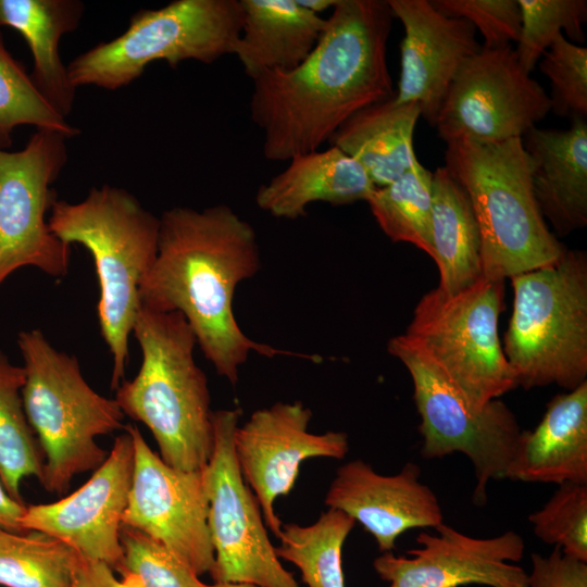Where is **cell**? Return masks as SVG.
<instances>
[{"mask_svg": "<svg viewBox=\"0 0 587 587\" xmlns=\"http://www.w3.org/2000/svg\"><path fill=\"white\" fill-rule=\"evenodd\" d=\"M394 18L386 0H338L301 64L252 79L250 117L267 160L320 150L353 114L395 96L387 65Z\"/></svg>", "mask_w": 587, "mask_h": 587, "instance_id": "cell-1", "label": "cell"}, {"mask_svg": "<svg viewBox=\"0 0 587 587\" xmlns=\"http://www.w3.org/2000/svg\"><path fill=\"white\" fill-rule=\"evenodd\" d=\"M260 267L254 228L232 208L175 207L160 217L158 252L139 287L140 307L183 314L204 357L233 385L251 351L316 358L257 342L241 330L235 290Z\"/></svg>", "mask_w": 587, "mask_h": 587, "instance_id": "cell-2", "label": "cell"}, {"mask_svg": "<svg viewBox=\"0 0 587 587\" xmlns=\"http://www.w3.org/2000/svg\"><path fill=\"white\" fill-rule=\"evenodd\" d=\"M133 334L141 365L133 379L122 380L115 401L149 428L167 465L202 471L213 448V412L208 378L193 359L191 327L179 312L140 307Z\"/></svg>", "mask_w": 587, "mask_h": 587, "instance_id": "cell-3", "label": "cell"}, {"mask_svg": "<svg viewBox=\"0 0 587 587\" xmlns=\"http://www.w3.org/2000/svg\"><path fill=\"white\" fill-rule=\"evenodd\" d=\"M48 225L61 241L82 245L93 259L98 320L113 360L111 388L116 390L129 361L139 287L157 257L160 217L127 190L103 185L90 188L79 202L55 200Z\"/></svg>", "mask_w": 587, "mask_h": 587, "instance_id": "cell-4", "label": "cell"}, {"mask_svg": "<svg viewBox=\"0 0 587 587\" xmlns=\"http://www.w3.org/2000/svg\"><path fill=\"white\" fill-rule=\"evenodd\" d=\"M445 167L470 199L480 234L483 276L504 280L551 265L564 253L536 201L522 138L450 141Z\"/></svg>", "mask_w": 587, "mask_h": 587, "instance_id": "cell-5", "label": "cell"}, {"mask_svg": "<svg viewBox=\"0 0 587 587\" xmlns=\"http://www.w3.org/2000/svg\"><path fill=\"white\" fill-rule=\"evenodd\" d=\"M17 346L24 409L45 457L41 484L61 494L74 476L107 459L97 437L122 428L124 413L115 399L89 386L76 357L55 349L40 329L21 332Z\"/></svg>", "mask_w": 587, "mask_h": 587, "instance_id": "cell-6", "label": "cell"}, {"mask_svg": "<svg viewBox=\"0 0 587 587\" xmlns=\"http://www.w3.org/2000/svg\"><path fill=\"white\" fill-rule=\"evenodd\" d=\"M513 311L502 345L516 385L587 382V257L566 249L551 265L511 278Z\"/></svg>", "mask_w": 587, "mask_h": 587, "instance_id": "cell-7", "label": "cell"}, {"mask_svg": "<svg viewBox=\"0 0 587 587\" xmlns=\"http://www.w3.org/2000/svg\"><path fill=\"white\" fill-rule=\"evenodd\" d=\"M243 20L240 0H174L142 9L127 29L77 55L67 65L72 85L116 90L154 61L175 67L186 60L211 64L233 54Z\"/></svg>", "mask_w": 587, "mask_h": 587, "instance_id": "cell-8", "label": "cell"}, {"mask_svg": "<svg viewBox=\"0 0 587 587\" xmlns=\"http://www.w3.org/2000/svg\"><path fill=\"white\" fill-rule=\"evenodd\" d=\"M503 301L502 279L482 276L453 294L437 287L420 299L404 333L476 411L517 387L498 333Z\"/></svg>", "mask_w": 587, "mask_h": 587, "instance_id": "cell-9", "label": "cell"}, {"mask_svg": "<svg viewBox=\"0 0 587 587\" xmlns=\"http://www.w3.org/2000/svg\"><path fill=\"white\" fill-rule=\"evenodd\" d=\"M388 352L408 370L421 417V454L440 459L460 452L472 462L476 484L473 502L487 501L490 480L505 478L522 429L499 399L473 410L428 354L404 334L392 337Z\"/></svg>", "mask_w": 587, "mask_h": 587, "instance_id": "cell-10", "label": "cell"}, {"mask_svg": "<svg viewBox=\"0 0 587 587\" xmlns=\"http://www.w3.org/2000/svg\"><path fill=\"white\" fill-rule=\"evenodd\" d=\"M240 409L213 412V448L203 469L208 524L214 549V584L299 587L276 554L253 491L245 482L234 450Z\"/></svg>", "mask_w": 587, "mask_h": 587, "instance_id": "cell-11", "label": "cell"}, {"mask_svg": "<svg viewBox=\"0 0 587 587\" xmlns=\"http://www.w3.org/2000/svg\"><path fill=\"white\" fill-rule=\"evenodd\" d=\"M67 138L37 129L18 151L0 148V285L33 266L59 278L67 274L70 246L49 228L52 184L67 162Z\"/></svg>", "mask_w": 587, "mask_h": 587, "instance_id": "cell-12", "label": "cell"}, {"mask_svg": "<svg viewBox=\"0 0 587 587\" xmlns=\"http://www.w3.org/2000/svg\"><path fill=\"white\" fill-rule=\"evenodd\" d=\"M550 110L549 96L512 45L482 47L457 73L434 127L447 143L499 142L522 138Z\"/></svg>", "mask_w": 587, "mask_h": 587, "instance_id": "cell-13", "label": "cell"}, {"mask_svg": "<svg viewBox=\"0 0 587 587\" xmlns=\"http://www.w3.org/2000/svg\"><path fill=\"white\" fill-rule=\"evenodd\" d=\"M134 447L132 485L123 525L155 539L198 576L211 573L214 549L202 471H179L151 450L139 428L124 426Z\"/></svg>", "mask_w": 587, "mask_h": 587, "instance_id": "cell-14", "label": "cell"}, {"mask_svg": "<svg viewBox=\"0 0 587 587\" xmlns=\"http://www.w3.org/2000/svg\"><path fill=\"white\" fill-rule=\"evenodd\" d=\"M311 419V410L299 401L277 402L257 410L235 430L240 473L259 501L266 526L277 537L283 524L274 503L291 491L301 463L314 457L342 459L349 450L344 432H308Z\"/></svg>", "mask_w": 587, "mask_h": 587, "instance_id": "cell-15", "label": "cell"}, {"mask_svg": "<svg viewBox=\"0 0 587 587\" xmlns=\"http://www.w3.org/2000/svg\"><path fill=\"white\" fill-rule=\"evenodd\" d=\"M134 447L127 430L114 439L107 459L76 491L55 502L26 505L24 532L60 539L83 559L117 571L123 559L121 529L132 485Z\"/></svg>", "mask_w": 587, "mask_h": 587, "instance_id": "cell-16", "label": "cell"}, {"mask_svg": "<svg viewBox=\"0 0 587 587\" xmlns=\"http://www.w3.org/2000/svg\"><path fill=\"white\" fill-rule=\"evenodd\" d=\"M436 532H421L420 547L409 550V557L389 551L374 560L375 572L388 587H527V572L515 564L525 551L517 533L476 538L445 523Z\"/></svg>", "mask_w": 587, "mask_h": 587, "instance_id": "cell-17", "label": "cell"}, {"mask_svg": "<svg viewBox=\"0 0 587 587\" xmlns=\"http://www.w3.org/2000/svg\"><path fill=\"white\" fill-rule=\"evenodd\" d=\"M404 28L397 103L416 102L421 115L435 125L445 97L461 66L482 45L475 27L464 18L449 17L430 0H387Z\"/></svg>", "mask_w": 587, "mask_h": 587, "instance_id": "cell-18", "label": "cell"}, {"mask_svg": "<svg viewBox=\"0 0 587 587\" xmlns=\"http://www.w3.org/2000/svg\"><path fill=\"white\" fill-rule=\"evenodd\" d=\"M420 467L407 463L396 475H382L358 459L339 466L325 497L328 508L359 522L382 552L413 528H437L444 523L439 501L420 480Z\"/></svg>", "mask_w": 587, "mask_h": 587, "instance_id": "cell-19", "label": "cell"}, {"mask_svg": "<svg viewBox=\"0 0 587 587\" xmlns=\"http://www.w3.org/2000/svg\"><path fill=\"white\" fill-rule=\"evenodd\" d=\"M532 161L533 191L553 234L587 225V122L571 120L565 130L530 128L522 137Z\"/></svg>", "mask_w": 587, "mask_h": 587, "instance_id": "cell-20", "label": "cell"}, {"mask_svg": "<svg viewBox=\"0 0 587 587\" xmlns=\"http://www.w3.org/2000/svg\"><path fill=\"white\" fill-rule=\"evenodd\" d=\"M505 478L587 484V382L555 396L534 430H523Z\"/></svg>", "mask_w": 587, "mask_h": 587, "instance_id": "cell-21", "label": "cell"}, {"mask_svg": "<svg viewBox=\"0 0 587 587\" xmlns=\"http://www.w3.org/2000/svg\"><path fill=\"white\" fill-rule=\"evenodd\" d=\"M375 186L365 170L339 148L299 154L259 187L257 205L275 217L295 220L313 202L345 205L369 198Z\"/></svg>", "mask_w": 587, "mask_h": 587, "instance_id": "cell-22", "label": "cell"}, {"mask_svg": "<svg viewBox=\"0 0 587 587\" xmlns=\"http://www.w3.org/2000/svg\"><path fill=\"white\" fill-rule=\"evenodd\" d=\"M241 33L233 54L247 76L290 71L301 64L316 46L326 18L297 0H240Z\"/></svg>", "mask_w": 587, "mask_h": 587, "instance_id": "cell-23", "label": "cell"}, {"mask_svg": "<svg viewBox=\"0 0 587 587\" xmlns=\"http://www.w3.org/2000/svg\"><path fill=\"white\" fill-rule=\"evenodd\" d=\"M84 8L79 0H0V27L25 39L34 60L32 79L64 117L73 109L76 88L61 60L60 41L78 27Z\"/></svg>", "mask_w": 587, "mask_h": 587, "instance_id": "cell-24", "label": "cell"}, {"mask_svg": "<svg viewBox=\"0 0 587 587\" xmlns=\"http://www.w3.org/2000/svg\"><path fill=\"white\" fill-rule=\"evenodd\" d=\"M394 97L353 114L328 141L354 159L375 187L396 180L417 161L413 134L420 105L397 103Z\"/></svg>", "mask_w": 587, "mask_h": 587, "instance_id": "cell-25", "label": "cell"}, {"mask_svg": "<svg viewBox=\"0 0 587 587\" xmlns=\"http://www.w3.org/2000/svg\"><path fill=\"white\" fill-rule=\"evenodd\" d=\"M432 195V259L438 287L453 294L483 276L479 228L466 192L445 166L433 172Z\"/></svg>", "mask_w": 587, "mask_h": 587, "instance_id": "cell-26", "label": "cell"}, {"mask_svg": "<svg viewBox=\"0 0 587 587\" xmlns=\"http://www.w3.org/2000/svg\"><path fill=\"white\" fill-rule=\"evenodd\" d=\"M23 366L12 364L0 349V478L16 501L24 503L22 482L43 479L45 457L27 420L22 389Z\"/></svg>", "mask_w": 587, "mask_h": 587, "instance_id": "cell-27", "label": "cell"}, {"mask_svg": "<svg viewBox=\"0 0 587 587\" xmlns=\"http://www.w3.org/2000/svg\"><path fill=\"white\" fill-rule=\"evenodd\" d=\"M354 524L351 516L332 508L309 526L285 524L276 554L300 570L308 587H345L341 550Z\"/></svg>", "mask_w": 587, "mask_h": 587, "instance_id": "cell-28", "label": "cell"}, {"mask_svg": "<svg viewBox=\"0 0 587 587\" xmlns=\"http://www.w3.org/2000/svg\"><path fill=\"white\" fill-rule=\"evenodd\" d=\"M433 172L419 161L396 180L375 187L366 202L382 230L434 255L432 239Z\"/></svg>", "mask_w": 587, "mask_h": 587, "instance_id": "cell-29", "label": "cell"}, {"mask_svg": "<svg viewBox=\"0 0 587 587\" xmlns=\"http://www.w3.org/2000/svg\"><path fill=\"white\" fill-rule=\"evenodd\" d=\"M80 559L70 546L42 532L0 527L2 587H72Z\"/></svg>", "mask_w": 587, "mask_h": 587, "instance_id": "cell-30", "label": "cell"}, {"mask_svg": "<svg viewBox=\"0 0 587 587\" xmlns=\"http://www.w3.org/2000/svg\"><path fill=\"white\" fill-rule=\"evenodd\" d=\"M22 125L55 132L67 139L79 134L40 92L24 66L9 52L0 33L1 149L11 146L14 129Z\"/></svg>", "mask_w": 587, "mask_h": 587, "instance_id": "cell-31", "label": "cell"}, {"mask_svg": "<svg viewBox=\"0 0 587 587\" xmlns=\"http://www.w3.org/2000/svg\"><path fill=\"white\" fill-rule=\"evenodd\" d=\"M521 33L515 53L529 74L558 35L565 32L572 42H584L587 22L586 0H517Z\"/></svg>", "mask_w": 587, "mask_h": 587, "instance_id": "cell-32", "label": "cell"}, {"mask_svg": "<svg viewBox=\"0 0 587 587\" xmlns=\"http://www.w3.org/2000/svg\"><path fill=\"white\" fill-rule=\"evenodd\" d=\"M121 544L117 572L135 587H213L165 546L137 529L123 525Z\"/></svg>", "mask_w": 587, "mask_h": 587, "instance_id": "cell-33", "label": "cell"}, {"mask_svg": "<svg viewBox=\"0 0 587 587\" xmlns=\"http://www.w3.org/2000/svg\"><path fill=\"white\" fill-rule=\"evenodd\" d=\"M528 519L538 539L587 562V484L559 485L549 501Z\"/></svg>", "mask_w": 587, "mask_h": 587, "instance_id": "cell-34", "label": "cell"}, {"mask_svg": "<svg viewBox=\"0 0 587 587\" xmlns=\"http://www.w3.org/2000/svg\"><path fill=\"white\" fill-rule=\"evenodd\" d=\"M539 70L550 80V111L570 120L586 118L587 48L560 34L539 60Z\"/></svg>", "mask_w": 587, "mask_h": 587, "instance_id": "cell-35", "label": "cell"}, {"mask_svg": "<svg viewBox=\"0 0 587 587\" xmlns=\"http://www.w3.org/2000/svg\"><path fill=\"white\" fill-rule=\"evenodd\" d=\"M440 13L469 21L484 38V48L517 42L521 10L517 0H430Z\"/></svg>", "mask_w": 587, "mask_h": 587, "instance_id": "cell-36", "label": "cell"}, {"mask_svg": "<svg viewBox=\"0 0 587 587\" xmlns=\"http://www.w3.org/2000/svg\"><path fill=\"white\" fill-rule=\"evenodd\" d=\"M527 587H587V562L565 555L557 546L547 557L533 553Z\"/></svg>", "mask_w": 587, "mask_h": 587, "instance_id": "cell-37", "label": "cell"}, {"mask_svg": "<svg viewBox=\"0 0 587 587\" xmlns=\"http://www.w3.org/2000/svg\"><path fill=\"white\" fill-rule=\"evenodd\" d=\"M72 587H135L127 578L117 579L113 570L103 562L80 559Z\"/></svg>", "mask_w": 587, "mask_h": 587, "instance_id": "cell-38", "label": "cell"}, {"mask_svg": "<svg viewBox=\"0 0 587 587\" xmlns=\"http://www.w3.org/2000/svg\"><path fill=\"white\" fill-rule=\"evenodd\" d=\"M26 505L16 501L7 491L0 478V527L13 532H24L21 519Z\"/></svg>", "mask_w": 587, "mask_h": 587, "instance_id": "cell-39", "label": "cell"}, {"mask_svg": "<svg viewBox=\"0 0 587 587\" xmlns=\"http://www.w3.org/2000/svg\"><path fill=\"white\" fill-rule=\"evenodd\" d=\"M338 0H297L304 9L321 15L328 9H333Z\"/></svg>", "mask_w": 587, "mask_h": 587, "instance_id": "cell-40", "label": "cell"}, {"mask_svg": "<svg viewBox=\"0 0 587 587\" xmlns=\"http://www.w3.org/2000/svg\"><path fill=\"white\" fill-rule=\"evenodd\" d=\"M213 587H259V586H255L253 584L237 583V584H214Z\"/></svg>", "mask_w": 587, "mask_h": 587, "instance_id": "cell-41", "label": "cell"}]
</instances>
